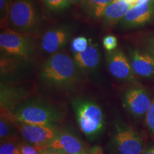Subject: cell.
<instances>
[{
    "instance_id": "obj_1",
    "label": "cell",
    "mask_w": 154,
    "mask_h": 154,
    "mask_svg": "<svg viewBox=\"0 0 154 154\" xmlns=\"http://www.w3.org/2000/svg\"><path fill=\"white\" fill-rule=\"evenodd\" d=\"M77 68L74 59L66 54L57 52L44 62L40 76L48 86L66 88L72 86L78 79Z\"/></svg>"
},
{
    "instance_id": "obj_2",
    "label": "cell",
    "mask_w": 154,
    "mask_h": 154,
    "mask_svg": "<svg viewBox=\"0 0 154 154\" xmlns=\"http://www.w3.org/2000/svg\"><path fill=\"white\" fill-rule=\"evenodd\" d=\"M17 121L38 126H54L61 121V114L57 108L40 100H30L15 109Z\"/></svg>"
},
{
    "instance_id": "obj_3",
    "label": "cell",
    "mask_w": 154,
    "mask_h": 154,
    "mask_svg": "<svg viewBox=\"0 0 154 154\" xmlns=\"http://www.w3.org/2000/svg\"><path fill=\"white\" fill-rule=\"evenodd\" d=\"M79 127L89 139L99 136L104 128V115L101 106L94 101L77 99L73 101Z\"/></svg>"
},
{
    "instance_id": "obj_4",
    "label": "cell",
    "mask_w": 154,
    "mask_h": 154,
    "mask_svg": "<svg viewBox=\"0 0 154 154\" xmlns=\"http://www.w3.org/2000/svg\"><path fill=\"white\" fill-rule=\"evenodd\" d=\"M9 22L13 30L32 35L37 32L40 19L32 0H15L11 5Z\"/></svg>"
},
{
    "instance_id": "obj_5",
    "label": "cell",
    "mask_w": 154,
    "mask_h": 154,
    "mask_svg": "<svg viewBox=\"0 0 154 154\" xmlns=\"http://www.w3.org/2000/svg\"><path fill=\"white\" fill-rule=\"evenodd\" d=\"M0 48L5 54L28 59L34 53L32 44L24 34L7 29L0 34Z\"/></svg>"
},
{
    "instance_id": "obj_6",
    "label": "cell",
    "mask_w": 154,
    "mask_h": 154,
    "mask_svg": "<svg viewBox=\"0 0 154 154\" xmlns=\"http://www.w3.org/2000/svg\"><path fill=\"white\" fill-rule=\"evenodd\" d=\"M113 143L119 154H143L144 144L138 134L127 126H116Z\"/></svg>"
},
{
    "instance_id": "obj_7",
    "label": "cell",
    "mask_w": 154,
    "mask_h": 154,
    "mask_svg": "<svg viewBox=\"0 0 154 154\" xmlns=\"http://www.w3.org/2000/svg\"><path fill=\"white\" fill-rule=\"evenodd\" d=\"M14 126L24 140L37 147L49 144L59 133L54 126H38L15 121Z\"/></svg>"
},
{
    "instance_id": "obj_8",
    "label": "cell",
    "mask_w": 154,
    "mask_h": 154,
    "mask_svg": "<svg viewBox=\"0 0 154 154\" xmlns=\"http://www.w3.org/2000/svg\"><path fill=\"white\" fill-rule=\"evenodd\" d=\"M107 66L109 72L116 79L131 82L134 79V72L130 61L120 49L108 52L106 55Z\"/></svg>"
},
{
    "instance_id": "obj_9",
    "label": "cell",
    "mask_w": 154,
    "mask_h": 154,
    "mask_svg": "<svg viewBox=\"0 0 154 154\" xmlns=\"http://www.w3.org/2000/svg\"><path fill=\"white\" fill-rule=\"evenodd\" d=\"M151 99L149 92L142 88L128 89L124 96V106L135 117L145 115L151 104Z\"/></svg>"
},
{
    "instance_id": "obj_10",
    "label": "cell",
    "mask_w": 154,
    "mask_h": 154,
    "mask_svg": "<svg viewBox=\"0 0 154 154\" xmlns=\"http://www.w3.org/2000/svg\"><path fill=\"white\" fill-rule=\"evenodd\" d=\"M36 147L38 149L56 150L66 154H78L86 151L82 140L74 134L67 131H59L54 139L47 145Z\"/></svg>"
},
{
    "instance_id": "obj_11",
    "label": "cell",
    "mask_w": 154,
    "mask_h": 154,
    "mask_svg": "<svg viewBox=\"0 0 154 154\" xmlns=\"http://www.w3.org/2000/svg\"><path fill=\"white\" fill-rule=\"evenodd\" d=\"M154 16V0L147 4L136 5L131 8L119 22L123 28L142 26L151 20Z\"/></svg>"
},
{
    "instance_id": "obj_12",
    "label": "cell",
    "mask_w": 154,
    "mask_h": 154,
    "mask_svg": "<svg viewBox=\"0 0 154 154\" xmlns=\"http://www.w3.org/2000/svg\"><path fill=\"white\" fill-rule=\"evenodd\" d=\"M70 34V31L66 27L54 28L47 31L42 38V50L51 54L57 53L66 45Z\"/></svg>"
},
{
    "instance_id": "obj_13",
    "label": "cell",
    "mask_w": 154,
    "mask_h": 154,
    "mask_svg": "<svg viewBox=\"0 0 154 154\" xmlns=\"http://www.w3.org/2000/svg\"><path fill=\"white\" fill-rule=\"evenodd\" d=\"M130 63L136 74L144 78L154 77V57L151 53L133 50L130 54Z\"/></svg>"
},
{
    "instance_id": "obj_14",
    "label": "cell",
    "mask_w": 154,
    "mask_h": 154,
    "mask_svg": "<svg viewBox=\"0 0 154 154\" xmlns=\"http://www.w3.org/2000/svg\"><path fill=\"white\" fill-rule=\"evenodd\" d=\"M76 64L82 70L92 71L97 68L100 62V53L97 44L89 39L87 48L82 52L74 54Z\"/></svg>"
},
{
    "instance_id": "obj_15",
    "label": "cell",
    "mask_w": 154,
    "mask_h": 154,
    "mask_svg": "<svg viewBox=\"0 0 154 154\" xmlns=\"http://www.w3.org/2000/svg\"><path fill=\"white\" fill-rule=\"evenodd\" d=\"M131 7L124 0H114L105 9L101 19L103 24L106 27L114 26L120 22Z\"/></svg>"
},
{
    "instance_id": "obj_16",
    "label": "cell",
    "mask_w": 154,
    "mask_h": 154,
    "mask_svg": "<svg viewBox=\"0 0 154 154\" xmlns=\"http://www.w3.org/2000/svg\"><path fill=\"white\" fill-rule=\"evenodd\" d=\"M114 0H83L82 6L83 10L90 18L94 20L102 19L106 7Z\"/></svg>"
},
{
    "instance_id": "obj_17",
    "label": "cell",
    "mask_w": 154,
    "mask_h": 154,
    "mask_svg": "<svg viewBox=\"0 0 154 154\" xmlns=\"http://www.w3.org/2000/svg\"><path fill=\"white\" fill-rule=\"evenodd\" d=\"M0 154H22V143H19L17 136L1 141Z\"/></svg>"
},
{
    "instance_id": "obj_18",
    "label": "cell",
    "mask_w": 154,
    "mask_h": 154,
    "mask_svg": "<svg viewBox=\"0 0 154 154\" xmlns=\"http://www.w3.org/2000/svg\"><path fill=\"white\" fill-rule=\"evenodd\" d=\"M14 122L6 117L1 116L0 120V137L1 141L16 137L14 133Z\"/></svg>"
},
{
    "instance_id": "obj_19",
    "label": "cell",
    "mask_w": 154,
    "mask_h": 154,
    "mask_svg": "<svg viewBox=\"0 0 154 154\" xmlns=\"http://www.w3.org/2000/svg\"><path fill=\"white\" fill-rule=\"evenodd\" d=\"M42 1L48 9L54 11L66 9L71 5L68 0H42Z\"/></svg>"
},
{
    "instance_id": "obj_20",
    "label": "cell",
    "mask_w": 154,
    "mask_h": 154,
    "mask_svg": "<svg viewBox=\"0 0 154 154\" xmlns=\"http://www.w3.org/2000/svg\"><path fill=\"white\" fill-rule=\"evenodd\" d=\"M89 44V40L84 36H77L72 39L71 43V49L74 54L79 53L84 51Z\"/></svg>"
},
{
    "instance_id": "obj_21",
    "label": "cell",
    "mask_w": 154,
    "mask_h": 154,
    "mask_svg": "<svg viewBox=\"0 0 154 154\" xmlns=\"http://www.w3.org/2000/svg\"><path fill=\"white\" fill-rule=\"evenodd\" d=\"M118 46V40L116 36L113 35L106 36L103 39V47L107 52H111L116 50Z\"/></svg>"
},
{
    "instance_id": "obj_22",
    "label": "cell",
    "mask_w": 154,
    "mask_h": 154,
    "mask_svg": "<svg viewBox=\"0 0 154 154\" xmlns=\"http://www.w3.org/2000/svg\"><path fill=\"white\" fill-rule=\"evenodd\" d=\"M146 123L150 131L154 134V99L146 113Z\"/></svg>"
},
{
    "instance_id": "obj_23",
    "label": "cell",
    "mask_w": 154,
    "mask_h": 154,
    "mask_svg": "<svg viewBox=\"0 0 154 154\" xmlns=\"http://www.w3.org/2000/svg\"><path fill=\"white\" fill-rule=\"evenodd\" d=\"M22 154H40V153L35 146L22 143Z\"/></svg>"
},
{
    "instance_id": "obj_24",
    "label": "cell",
    "mask_w": 154,
    "mask_h": 154,
    "mask_svg": "<svg viewBox=\"0 0 154 154\" xmlns=\"http://www.w3.org/2000/svg\"><path fill=\"white\" fill-rule=\"evenodd\" d=\"M37 149V148H36ZM40 154H66L63 152L52 149H38Z\"/></svg>"
},
{
    "instance_id": "obj_25",
    "label": "cell",
    "mask_w": 154,
    "mask_h": 154,
    "mask_svg": "<svg viewBox=\"0 0 154 154\" xmlns=\"http://www.w3.org/2000/svg\"><path fill=\"white\" fill-rule=\"evenodd\" d=\"M124 2H126L127 4L130 5L131 7H134L135 5H137L138 0H124Z\"/></svg>"
},
{
    "instance_id": "obj_26",
    "label": "cell",
    "mask_w": 154,
    "mask_h": 154,
    "mask_svg": "<svg viewBox=\"0 0 154 154\" xmlns=\"http://www.w3.org/2000/svg\"><path fill=\"white\" fill-rule=\"evenodd\" d=\"M143 154H154V146H152L151 149L144 152Z\"/></svg>"
},
{
    "instance_id": "obj_27",
    "label": "cell",
    "mask_w": 154,
    "mask_h": 154,
    "mask_svg": "<svg viewBox=\"0 0 154 154\" xmlns=\"http://www.w3.org/2000/svg\"><path fill=\"white\" fill-rule=\"evenodd\" d=\"M153 0H138L137 5H143V4H147Z\"/></svg>"
},
{
    "instance_id": "obj_28",
    "label": "cell",
    "mask_w": 154,
    "mask_h": 154,
    "mask_svg": "<svg viewBox=\"0 0 154 154\" xmlns=\"http://www.w3.org/2000/svg\"><path fill=\"white\" fill-rule=\"evenodd\" d=\"M70 4H76L79 2H82L83 0H68Z\"/></svg>"
},
{
    "instance_id": "obj_29",
    "label": "cell",
    "mask_w": 154,
    "mask_h": 154,
    "mask_svg": "<svg viewBox=\"0 0 154 154\" xmlns=\"http://www.w3.org/2000/svg\"><path fill=\"white\" fill-rule=\"evenodd\" d=\"M151 54L154 57V41L151 44Z\"/></svg>"
},
{
    "instance_id": "obj_30",
    "label": "cell",
    "mask_w": 154,
    "mask_h": 154,
    "mask_svg": "<svg viewBox=\"0 0 154 154\" xmlns=\"http://www.w3.org/2000/svg\"><path fill=\"white\" fill-rule=\"evenodd\" d=\"M78 154H88V153H87L86 151H84V152H82V153H79Z\"/></svg>"
},
{
    "instance_id": "obj_31",
    "label": "cell",
    "mask_w": 154,
    "mask_h": 154,
    "mask_svg": "<svg viewBox=\"0 0 154 154\" xmlns=\"http://www.w3.org/2000/svg\"><path fill=\"white\" fill-rule=\"evenodd\" d=\"M5 1H7V2H9V3H11V2H10V0H5Z\"/></svg>"
}]
</instances>
